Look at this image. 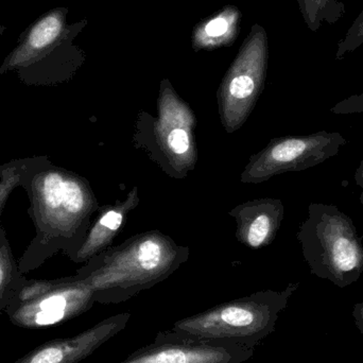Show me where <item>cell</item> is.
Segmentation results:
<instances>
[{"label": "cell", "instance_id": "cell-1", "mask_svg": "<svg viewBox=\"0 0 363 363\" xmlns=\"http://www.w3.org/2000/svg\"><path fill=\"white\" fill-rule=\"evenodd\" d=\"M21 187L29 198L36 233L18 259L21 272L36 270L59 252L74 262L100 208L89 182L47 155H36L27 157Z\"/></svg>", "mask_w": 363, "mask_h": 363}, {"label": "cell", "instance_id": "cell-2", "mask_svg": "<svg viewBox=\"0 0 363 363\" xmlns=\"http://www.w3.org/2000/svg\"><path fill=\"white\" fill-rule=\"evenodd\" d=\"M189 256V247L148 230L94 256L76 274L89 286L96 303L119 304L167 279Z\"/></svg>", "mask_w": 363, "mask_h": 363}, {"label": "cell", "instance_id": "cell-3", "mask_svg": "<svg viewBox=\"0 0 363 363\" xmlns=\"http://www.w3.org/2000/svg\"><path fill=\"white\" fill-rule=\"evenodd\" d=\"M311 273L339 288L363 273V243L353 220L338 206L311 203L296 234Z\"/></svg>", "mask_w": 363, "mask_h": 363}, {"label": "cell", "instance_id": "cell-4", "mask_svg": "<svg viewBox=\"0 0 363 363\" xmlns=\"http://www.w3.org/2000/svg\"><path fill=\"white\" fill-rule=\"evenodd\" d=\"M157 110V117L144 111L138 113L133 145L164 174L183 180L199 161L196 114L166 78L160 84Z\"/></svg>", "mask_w": 363, "mask_h": 363}, {"label": "cell", "instance_id": "cell-5", "mask_svg": "<svg viewBox=\"0 0 363 363\" xmlns=\"http://www.w3.org/2000/svg\"><path fill=\"white\" fill-rule=\"evenodd\" d=\"M300 287L291 283L281 290H262L179 320L172 330L207 340L232 341L256 349L274 333L281 311Z\"/></svg>", "mask_w": 363, "mask_h": 363}, {"label": "cell", "instance_id": "cell-6", "mask_svg": "<svg viewBox=\"0 0 363 363\" xmlns=\"http://www.w3.org/2000/svg\"><path fill=\"white\" fill-rule=\"evenodd\" d=\"M268 62V35L255 23L217 91L220 121L226 133L240 130L255 108L264 89Z\"/></svg>", "mask_w": 363, "mask_h": 363}, {"label": "cell", "instance_id": "cell-7", "mask_svg": "<svg viewBox=\"0 0 363 363\" xmlns=\"http://www.w3.org/2000/svg\"><path fill=\"white\" fill-rule=\"evenodd\" d=\"M347 144V138L336 131L273 138L250 157L240 181L260 184L279 174L304 172L336 157Z\"/></svg>", "mask_w": 363, "mask_h": 363}, {"label": "cell", "instance_id": "cell-8", "mask_svg": "<svg viewBox=\"0 0 363 363\" xmlns=\"http://www.w3.org/2000/svg\"><path fill=\"white\" fill-rule=\"evenodd\" d=\"M254 351L232 341L194 338L168 330L118 363H245Z\"/></svg>", "mask_w": 363, "mask_h": 363}, {"label": "cell", "instance_id": "cell-9", "mask_svg": "<svg viewBox=\"0 0 363 363\" xmlns=\"http://www.w3.org/2000/svg\"><path fill=\"white\" fill-rule=\"evenodd\" d=\"M93 291L78 275L61 277L60 283L35 300L6 307L13 325L40 330L74 319L95 304Z\"/></svg>", "mask_w": 363, "mask_h": 363}, {"label": "cell", "instance_id": "cell-10", "mask_svg": "<svg viewBox=\"0 0 363 363\" xmlns=\"http://www.w3.org/2000/svg\"><path fill=\"white\" fill-rule=\"evenodd\" d=\"M68 8L57 6L44 13L18 38L17 46L0 66V74L16 72L38 61L69 38H77L87 25V19L67 23Z\"/></svg>", "mask_w": 363, "mask_h": 363}, {"label": "cell", "instance_id": "cell-11", "mask_svg": "<svg viewBox=\"0 0 363 363\" xmlns=\"http://www.w3.org/2000/svg\"><path fill=\"white\" fill-rule=\"evenodd\" d=\"M131 313L102 320L93 328L69 338L55 339L32 350L14 363H79L127 328Z\"/></svg>", "mask_w": 363, "mask_h": 363}, {"label": "cell", "instance_id": "cell-12", "mask_svg": "<svg viewBox=\"0 0 363 363\" xmlns=\"http://www.w3.org/2000/svg\"><path fill=\"white\" fill-rule=\"evenodd\" d=\"M228 213L236 221L239 242L251 249H262L274 241L285 207L279 199H254L237 205Z\"/></svg>", "mask_w": 363, "mask_h": 363}, {"label": "cell", "instance_id": "cell-13", "mask_svg": "<svg viewBox=\"0 0 363 363\" xmlns=\"http://www.w3.org/2000/svg\"><path fill=\"white\" fill-rule=\"evenodd\" d=\"M74 40L67 38L38 61L17 69L19 80L29 86H53L72 80L86 59Z\"/></svg>", "mask_w": 363, "mask_h": 363}, {"label": "cell", "instance_id": "cell-14", "mask_svg": "<svg viewBox=\"0 0 363 363\" xmlns=\"http://www.w3.org/2000/svg\"><path fill=\"white\" fill-rule=\"evenodd\" d=\"M140 190L135 186L128 192L123 200L100 207L97 218L91 223L86 238L81 245L74 262L85 264L94 256L108 249L121 228L125 226V220L131 211L140 204Z\"/></svg>", "mask_w": 363, "mask_h": 363}, {"label": "cell", "instance_id": "cell-15", "mask_svg": "<svg viewBox=\"0 0 363 363\" xmlns=\"http://www.w3.org/2000/svg\"><path fill=\"white\" fill-rule=\"evenodd\" d=\"M242 13L233 4L202 19L194 26L191 34L194 51H213L234 44L240 32Z\"/></svg>", "mask_w": 363, "mask_h": 363}, {"label": "cell", "instance_id": "cell-16", "mask_svg": "<svg viewBox=\"0 0 363 363\" xmlns=\"http://www.w3.org/2000/svg\"><path fill=\"white\" fill-rule=\"evenodd\" d=\"M26 279L13 255L6 230L0 224V313L6 311Z\"/></svg>", "mask_w": 363, "mask_h": 363}, {"label": "cell", "instance_id": "cell-17", "mask_svg": "<svg viewBox=\"0 0 363 363\" xmlns=\"http://www.w3.org/2000/svg\"><path fill=\"white\" fill-rule=\"evenodd\" d=\"M303 19L311 31L317 32L324 23H338L347 8L341 0H296Z\"/></svg>", "mask_w": 363, "mask_h": 363}, {"label": "cell", "instance_id": "cell-18", "mask_svg": "<svg viewBox=\"0 0 363 363\" xmlns=\"http://www.w3.org/2000/svg\"><path fill=\"white\" fill-rule=\"evenodd\" d=\"M27 157L11 160L0 165V217L12 192L21 187V176L25 169Z\"/></svg>", "mask_w": 363, "mask_h": 363}, {"label": "cell", "instance_id": "cell-19", "mask_svg": "<svg viewBox=\"0 0 363 363\" xmlns=\"http://www.w3.org/2000/svg\"><path fill=\"white\" fill-rule=\"evenodd\" d=\"M60 283V279H26L10 305H19L30 302L47 294ZM9 305V306H10Z\"/></svg>", "mask_w": 363, "mask_h": 363}, {"label": "cell", "instance_id": "cell-20", "mask_svg": "<svg viewBox=\"0 0 363 363\" xmlns=\"http://www.w3.org/2000/svg\"><path fill=\"white\" fill-rule=\"evenodd\" d=\"M363 45V9L351 27L345 33V38L338 43L336 50V60L345 59L347 55L357 50Z\"/></svg>", "mask_w": 363, "mask_h": 363}, {"label": "cell", "instance_id": "cell-21", "mask_svg": "<svg viewBox=\"0 0 363 363\" xmlns=\"http://www.w3.org/2000/svg\"><path fill=\"white\" fill-rule=\"evenodd\" d=\"M333 114L337 115H351L362 114L363 113V93L358 95H352L330 108Z\"/></svg>", "mask_w": 363, "mask_h": 363}, {"label": "cell", "instance_id": "cell-22", "mask_svg": "<svg viewBox=\"0 0 363 363\" xmlns=\"http://www.w3.org/2000/svg\"><path fill=\"white\" fill-rule=\"evenodd\" d=\"M354 320H355L356 326L358 330L363 335V302L356 303L353 307V313H352Z\"/></svg>", "mask_w": 363, "mask_h": 363}, {"label": "cell", "instance_id": "cell-23", "mask_svg": "<svg viewBox=\"0 0 363 363\" xmlns=\"http://www.w3.org/2000/svg\"><path fill=\"white\" fill-rule=\"evenodd\" d=\"M355 183L358 187L362 189V192H360L359 200L360 203H362V206L363 208V160L360 165L358 166L357 169H356L355 172Z\"/></svg>", "mask_w": 363, "mask_h": 363}, {"label": "cell", "instance_id": "cell-24", "mask_svg": "<svg viewBox=\"0 0 363 363\" xmlns=\"http://www.w3.org/2000/svg\"><path fill=\"white\" fill-rule=\"evenodd\" d=\"M6 26L0 25V36L2 35V34L4 33V31H6Z\"/></svg>", "mask_w": 363, "mask_h": 363}]
</instances>
